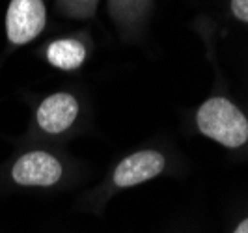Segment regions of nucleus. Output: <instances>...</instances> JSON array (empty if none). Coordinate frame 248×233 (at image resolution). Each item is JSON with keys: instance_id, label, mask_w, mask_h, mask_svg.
<instances>
[{"instance_id": "1", "label": "nucleus", "mask_w": 248, "mask_h": 233, "mask_svg": "<svg viewBox=\"0 0 248 233\" xmlns=\"http://www.w3.org/2000/svg\"><path fill=\"white\" fill-rule=\"evenodd\" d=\"M196 125L202 135L228 149H237L248 142L247 116L226 97L207 99L196 112Z\"/></svg>"}, {"instance_id": "2", "label": "nucleus", "mask_w": 248, "mask_h": 233, "mask_svg": "<svg viewBox=\"0 0 248 233\" xmlns=\"http://www.w3.org/2000/svg\"><path fill=\"white\" fill-rule=\"evenodd\" d=\"M47 21L43 0H12L6 13V34L13 45H26L41 34Z\"/></svg>"}, {"instance_id": "3", "label": "nucleus", "mask_w": 248, "mask_h": 233, "mask_svg": "<svg viewBox=\"0 0 248 233\" xmlns=\"http://www.w3.org/2000/svg\"><path fill=\"white\" fill-rule=\"evenodd\" d=\"M62 162L47 151H28L15 160L12 179L21 186H52L62 179Z\"/></svg>"}, {"instance_id": "4", "label": "nucleus", "mask_w": 248, "mask_h": 233, "mask_svg": "<svg viewBox=\"0 0 248 233\" xmlns=\"http://www.w3.org/2000/svg\"><path fill=\"white\" fill-rule=\"evenodd\" d=\"M166 166L164 155L155 149H142L125 157L114 170L112 181L118 188H129L161 175Z\"/></svg>"}, {"instance_id": "5", "label": "nucleus", "mask_w": 248, "mask_h": 233, "mask_svg": "<svg viewBox=\"0 0 248 233\" xmlns=\"http://www.w3.org/2000/svg\"><path fill=\"white\" fill-rule=\"evenodd\" d=\"M77 116H78V101L65 92H58L45 97L36 112L37 125L49 135H60L67 131L75 123Z\"/></svg>"}, {"instance_id": "6", "label": "nucleus", "mask_w": 248, "mask_h": 233, "mask_svg": "<svg viewBox=\"0 0 248 233\" xmlns=\"http://www.w3.org/2000/svg\"><path fill=\"white\" fill-rule=\"evenodd\" d=\"M47 60L62 71H75L86 60V49L77 39H56L47 47Z\"/></svg>"}, {"instance_id": "7", "label": "nucleus", "mask_w": 248, "mask_h": 233, "mask_svg": "<svg viewBox=\"0 0 248 233\" xmlns=\"http://www.w3.org/2000/svg\"><path fill=\"white\" fill-rule=\"evenodd\" d=\"M232 12L239 21L248 23V0H232Z\"/></svg>"}, {"instance_id": "8", "label": "nucleus", "mask_w": 248, "mask_h": 233, "mask_svg": "<svg viewBox=\"0 0 248 233\" xmlns=\"http://www.w3.org/2000/svg\"><path fill=\"white\" fill-rule=\"evenodd\" d=\"M233 233H248V218L239 222V226L233 230Z\"/></svg>"}]
</instances>
